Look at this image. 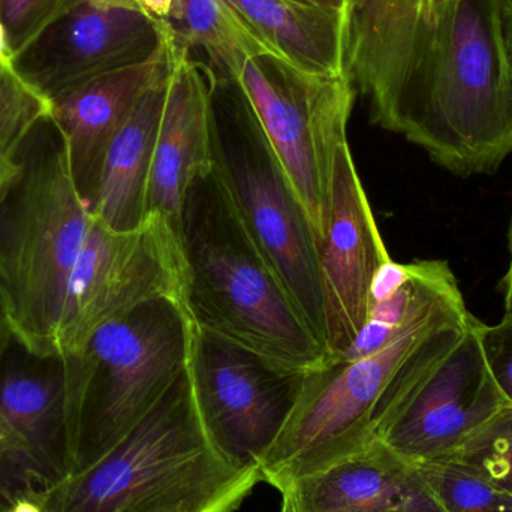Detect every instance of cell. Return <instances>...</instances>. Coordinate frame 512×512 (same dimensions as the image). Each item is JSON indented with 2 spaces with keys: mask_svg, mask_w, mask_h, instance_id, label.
Instances as JSON below:
<instances>
[{
  "mask_svg": "<svg viewBox=\"0 0 512 512\" xmlns=\"http://www.w3.org/2000/svg\"><path fill=\"white\" fill-rule=\"evenodd\" d=\"M346 72L376 125L457 176L512 155L498 0H349Z\"/></svg>",
  "mask_w": 512,
  "mask_h": 512,
  "instance_id": "cell-1",
  "label": "cell"
},
{
  "mask_svg": "<svg viewBox=\"0 0 512 512\" xmlns=\"http://www.w3.org/2000/svg\"><path fill=\"white\" fill-rule=\"evenodd\" d=\"M261 481L213 447L186 369L107 453L32 490L45 512H236Z\"/></svg>",
  "mask_w": 512,
  "mask_h": 512,
  "instance_id": "cell-2",
  "label": "cell"
},
{
  "mask_svg": "<svg viewBox=\"0 0 512 512\" xmlns=\"http://www.w3.org/2000/svg\"><path fill=\"white\" fill-rule=\"evenodd\" d=\"M177 237L183 307L195 327L297 369L313 370L328 360L213 167L189 183Z\"/></svg>",
  "mask_w": 512,
  "mask_h": 512,
  "instance_id": "cell-3",
  "label": "cell"
},
{
  "mask_svg": "<svg viewBox=\"0 0 512 512\" xmlns=\"http://www.w3.org/2000/svg\"><path fill=\"white\" fill-rule=\"evenodd\" d=\"M17 155L20 174L0 197V297L15 339L39 357H59L69 277L92 216L50 114Z\"/></svg>",
  "mask_w": 512,
  "mask_h": 512,
  "instance_id": "cell-4",
  "label": "cell"
},
{
  "mask_svg": "<svg viewBox=\"0 0 512 512\" xmlns=\"http://www.w3.org/2000/svg\"><path fill=\"white\" fill-rule=\"evenodd\" d=\"M194 322L176 298H158L102 325L83 351L62 357L65 469L122 441L188 369Z\"/></svg>",
  "mask_w": 512,
  "mask_h": 512,
  "instance_id": "cell-5",
  "label": "cell"
},
{
  "mask_svg": "<svg viewBox=\"0 0 512 512\" xmlns=\"http://www.w3.org/2000/svg\"><path fill=\"white\" fill-rule=\"evenodd\" d=\"M212 167L240 219L325 348L316 234L279 156L234 84L216 83Z\"/></svg>",
  "mask_w": 512,
  "mask_h": 512,
  "instance_id": "cell-6",
  "label": "cell"
},
{
  "mask_svg": "<svg viewBox=\"0 0 512 512\" xmlns=\"http://www.w3.org/2000/svg\"><path fill=\"white\" fill-rule=\"evenodd\" d=\"M469 315L468 307L441 313L412 325L375 354L327 360L310 370L288 424L259 465L261 480L280 493L366 447L391 388L445 325Z\"/></svg>",
  "mask_w": 512,
  "mask_h": 512,
  "instance_id": "cell-7",
  "label": "cell"
},
{
  "mask_svg": "<svg viewBox=\"0 0 512 512\" xmlns=\"http://www.w3.org/2000/svg\"><path fill=\"white\" fill-rule=\"evenodd\" d=\"M234 86L294 185L316 240L324 231L334 155L348 141L355 90L348 72L309 74L274 54L243 66Z\"/></svg>",
  "mask_w": 512,
  "mask_h": 512,
  "instance_id": "cell-8",
  "label": "cell"
},
{
  "mask_svg": "<svg viewBox=\"0 0 512 512\" xmlns=\"http://www.w3.org/2000/svg\"><path fill=\"white\" fill-rule=\"evenodd\" d=\"M481 325L472 316L457 345L421 355L379 406L373 436L408 462L447 459L510 406L487 366Z\"/></svg>",
  "mask_w": 512,
  "mask_h": 512,
  "instance_id": "cell-9",
  "label": "cell"
},
{
  "mask_svg": "<svg viewBox=\"0 0 512 512\" xmlns=\"http://www.w3.org/2000/svg\"><path fill=\"white\" fill-rule=\"evenodd\" d=\"M188 372L213 447L236 468L259 469L288 424L310 370L194 325Z\"/></svg>",
  "mask_w": 512,
  "mask_h": 512,
  "instance_id": "cell-10",
  "label": "cell"
},
{
  "mask_svg": "<svg viewBox=\"0 0 512 512\" xmlns=\"http://www.w3.org/2000/svg\"><path fill=\"white\" fill-rule=\"evenodd\" d=\"M158 298L183 304L182 256L174 225L150 213L140 228L120 233L92 218L69 277L57 354H80L102 325Z\"/></svg>",
  "mask_w": 512,
  "mask_h": 512,
  "instance_id": "cell-11",
  "label": "cell"
},
{
  "mask_svg": "<svg viewBox=\"0 0 512 512\" xmlns=\"http://www.w3.org/2000/svg\"><path fill=\"white\" fill-rule=\"evenodd\" d=\"M171 32L138 0H71L12 57L18 77L50 102L90 78L144 62Z\"/></svg>",
  "mask_w": 512,
  "mask_h": 512,
  "instance_id": "cell-12",
  "label": "cell"
},
{
  "mask_svg": "<svg viewBox=\"0 0 512 512\" xmlns=\"http://www.w3.org/2000/svg\"><path fill=\"white\" fill-rule=\"evenodd\" d=\"M328 360L342 354L369 316L370 286L391 256L355 168L349 143L334 155L324 231L316 240Z\"/></svg>",
  "mask_w": 512,
  "mask_h": 512,
  "instance_id": "cell-13",
  "label": "cell"
},
{
  "mask_svg": "<svg viewBox=\"0 0 512 512\" xmlns=\"http://www.w3.org/2000/svg\"><path fill=\"white\" fill-rule=\"evenodd\" d=\"M173 35L150 59L90 78L48 102L68 152L75 186L89 207L95 200L111 141L153 81L167 71Z\"/></svg>",
  "mask_w": 512,
  "mask_h": 512,
  "instance_id": "cell-14",
  "label": "cell"
},
{
  "mask_svg": "<svg viewBox=\"0 0 512 512\" xmlns=\"http://www.w3.org/2000/svg\"><path fill=\"white\" fill-rule=\"evenodd\" d=\"M216 78L173 39L170 80L159 123L147 195V216L159 213L179 231L189 183L212 167V104Z\"/></svg>",
  "mask_w": 512,
  "mask_h": 512,
  "instance_id": "cell-15",
  "label": "cell"
},
{
  "mask_svg": "<svg viewBox=\"0 0 512 512\" xmlns=\"http://www.w3.org/2000/svg\"><path fill=\"white\" fill-rule=\"evenodd\" d=\"M280 495V512H444L417 466L376 438Z\"/></svg>",
  "mask_w": 512,
  "mask_h": 512,
  "instance_id": "cell-16",
  "label": "cell"
},
{
  "mask_svg": "<svg viewBox=\"0 0 512 512\" xmlns=\"http://www.w3.org/2000/svg\"><path fill=\"white\" fill-rule=\"evenodd\" d=\"M170 68L171 63L141 96L105 155L90 216L111 230H137L146 221L150 174Z\"/></svg>",
  "mask_w": 512,
  "mask_h": 512,
  "instance_id": "cell-17",
  "label": "cell"
},
{
  "mask_svg": "<svg viewBox=\"0 0 512 512\" xmlns=\"http://www.w3.org/2000/svg\"><path fill=\"white\" fill-rule=\"evenodd\" d=\"M280 59L309 74H346L349 2L230 0Z\"/></svg>",
  "mask_w": 512,
  "mask_h": 512,
  "instance_id": "cell-18",
  "label": "cell"
},
{
  "mask_svg": "<svg viewBox=\"0 0 512 512\" xmlns=\"http://www.w3.org/2000/svg\"><path fill=\"white\" fill-rule=\"evenodd\" d=\"M63 400V358L32 354L12 336L0 357V415L26 445L36 468L54 426L62 430Z\"/></svg>",
  "mask_w": 512,
  "mask_h": 512,
  "instance_id": "cell-19",
  "label": "cell"
},
{
  "mask_svg": "<svg viewBox=\"0 0 512 512\" xmlns=\"http://www.w3.org/2000/svg\"><path fill=\"white\" fill-rule=\"evenodd\" d=\"M165 23L179 47L209 57L218 84L236 83L249 60L274 54L230 0H173Z\"/></svg>",
  "mask_w": 512,
  "mask_h": 512,
  "instance_id": "cell-20",
  "label": "cell"
},
{
  "mask_svg": "<svg viewBox=\"0 0 512 512\" xmlns=\"http://www.w3.org/2000/svg\"><path fill=\"white\" fill-rule=\"evenodd\" d=\"M415 466L444 512H512L511 493L457 460Z\"/></svg>",
  "mask_w": 512,
  "mask_h": 512,
  "instance_id": "cell-21",
  "label": "cell"
},
{
  "mask_svg": "<svg viewBox=\"0 0 512 512\" xmlns=\"http://www.w3.org/2000/svg\"><path fill=\"white\" fill-rule=\"evenodd\" d=\"M450 459L480 472L512 495V406L469 436Z\"/></svg>",
  "mask_w": 512,
  "mask_h": 512,
  "instance_id": "cell-22",
  "label": "cell"
},
{
  "mask_svg": "<svg viewBox=\"0 0 512 512\" xmlns=\"http://www.w3.org/2000/svg\"><path fill=\"white\" fill-rule=\"evenodd\" d=\"M48 111V101L30 89L12 65L0 63V152H17Z\"/></svg>",
  "mask_w": 512,
  "mask_h": 512,
  "instance_id": "cell-23",
  "label": "cell"
},
{
  "mask_svg": "<svg viewBox=\"0 0 512 512\" xmlns=\"http://www.w3.org/2000/svg\"><path fill=\"white\" fill-rule=\"evenodd\" d=\"M71 0H0V24L12 57L47 27Z\"/></svg>",
  "mask_w": 512,
  "mask_h": 512,
  "instance_id": "cell-24",
  "label": "cell"
},
{
  "mask_svg": "<svg viewBox=\"0 0 512 512\" xmlns=\"http://www.w3.org/2000/svg\"><path fill=\"white\" fill-rule=\"evenodd\" d=\"M481 345L499 390L512 406V316L499 324L481 325Z\"/></svg>",
  "mask_w": 512,
  "mask_h": 512,
  "instance_id": "cell-25",
  "label": "cell"
},
{
  "mask_svg": "<svg viewBox=\"0 0 512 512\" xmlns=\"http://www.w3.org/2000/svg\"><path fill=\"white\" fill-rule=\"evenodd\" d=\"M12 330L8 321H0V357L11 342ZM0 462L15 463V465L30 466L33 474H36V466L26 445L9 429L8 424L0 415Z\"/></svg>",
  "mask_w": 512,
  "mask_h": 512,
  "instance_id": "cell-26",
  "label": "cell"
},
{
  "mask_svg": "<svg viewBox=\"0 0 512 512\" xmlns=\"http://www.w3.org/2000/svg\"><path fill=\"white\" fill-rule=\"evenodd\" d=\"M498 5L502 44L512 72V0H498Z\"/></svg>",
  "mask_w": 512,
  "mask_h": 512,
  "instance_id": "cell-27",
  "label": "cell"
},
{
  "mask_svg": "<svg viewBox=\"0 0 512 512\" xmlns=\"http://www.w3.org/2000/svg\"><path fill=\"white\" fill-rule=\"evenodd\" d=\"M17 152H0V197L5 194L6 189L20 174L21 164Z\"/></svg>",
  "mask_w": 512,
  "mask_h": 512,
  "instance_id": "cell-28",
  "label": "cell"
},
{
  "mask_svg": "<svg viewBox=\"0 0 512 512\" xmlns=\"http://www.w3.org/2000/svg\"><path fill=\"white\" fill-rule=\"evenodd\" d=\"M2 512H45L32 489L24 490L3 502Z\"/></svg>",
  "mask_w": 512,
  "mask_h": 512,
  "instance_id": "cell-29",
  "label": "cell"
},
{
  "mask_svg": "<svg viewBox=\"0 0 512 512\" xmlns=\"http://www.w3.org/2000/svg\"><path fill=\"white\" fill-rule=\"evenodd\" d=\"M508 251H510V264L507 273L502 279V291H504L505 316H512V219L510 231H508Z\"/></svg>",
  "mask_w": 512,
  "mask_h": 512,
  "instance_id": "cell-30",
  "label": "cell"
},
{
  "mask_svg": "<svg viewBox=\"0 0 512 512\" xmlns=\"http://www.w3.org/2000/svg\"><path fill=\"white\" fill-rule=\"evenodd\" d=\"M138 2L150 15L162 21L168 17L171 5H173V0H138Z\"/></svg>",
  "mask_w": 512,
  "mask_h": 512,
  "instance_id": "cell-31",
  "label": "cell"
},
{
  "mask_svg": "<svg viewBox=\"0 0 512 512\" xmlns=\"http://www.w3.org/2000/svg\"><path fill=\"white\" fill-rule=\"evenodd\" d=\"M0 63L3 65H12V53L9 50L8 38H6L5 29L0 24Z\"/></svg>",
  "mask_w": 512,
  "mask_h": 512,
  "instance_id": "cell-32",
  "label": "cell"
},
{
  "mask_svg": "<svg viewBox=\"0 0 512 512\" xmlns=\"http://www.w3.org/2000/svg\"><path fill=\"white\" fill-rule=\"evenodd\" d=\"M306 2L324 3V5H345L349 0H306Z\"/></svg>",
  "mask_w": 512,
  "mask_h": 512,
  "instance_id": "cell-33",
  "label": "cell"
},
{
  "mask_svg": "<svg viewBox=\"0 0 512 512\" xmlns=\"http://www.w3.org/2000/svg\"><path fill=\"white\" fill-rule=\"evenodd\" d=\"M0 321H8V319H6L5 309H3L2 297H0Z\"/></svg>",
  "mask_w": 512,
  "mask_h": 512,
  "instance_id": "cell-34",
  "label": "cell"
},
{
  "mask_svg": "<svg viewBox=\"0 0 512 512\" xmlns=\"http://www.w3.org/2000/svg\"><path fill=\"white\" fill-rule=\"evenodd\" d=\"M2 511H3V502L0 501V512H2Z\"/></svg>",
  "mask_w": 512,
  "mask_h": 512,
  "instance_id": "cell-35",
  "label": "cell"
}]
</instances>
